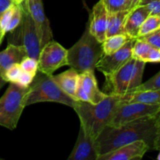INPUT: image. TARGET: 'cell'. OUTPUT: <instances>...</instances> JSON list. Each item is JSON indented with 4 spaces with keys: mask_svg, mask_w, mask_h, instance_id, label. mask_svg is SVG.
I'll return each mask as SVG.
<instances>
[{
    "mask_svg": "<svg viewBox=\"0 0 160 160\" xmlns=\"http://www.w3.org/2000/svg\"><path fill=\"white\" fill-rule=\"evenodd\" d=\"M157 115V114H156ZM156 115L146 117L119 127H105L95 139L98 157L136 141H144L153 149Z\"/></svg>",
    "mask_w": 160,
    "mask_h": 160,
    "instance_id": "cell-1",
    "label": "cell"
},
{
    "mask_svg": "<svg viewBox=\"0 0 160 160\" xmlns=\"http://www.w3.org/2000/svg\"><path fill=\"white\" fill-rule=\"evenodd\" d=\"M122 95L109 94L97 104L76 101L73 108L79 117L81 126L89 136L95 139L112 120Z\"/></svg>",
    "mask_w": 160,
    "mask_h": 160,
    "instance_id": "cell-2",
    "label": "cell"
},
{
    "mask_svg": "<svg viewBox=\"0 0 160 160\" xmlns=\"http://www.w3.org/2000/svg\"><path fill=\"white\" fill-rule=\"evenodd\" d=\"M68 66L79 73L85 71H95L99 59L104 55L102 43L89 31L86 26L81 38L67 50Z\"/></svg>",
    "mask_w": 160,
    "mask_h": 160,
    "instance_id": "cell-3",
    "label": "cell"
},
{
    "mask_svg": "<svg viewBox=\"0 0 160 160\" xmlns=\"http://www.w3.org/2000/svg\"><path fill=\"white\" fill-rule=\"evenodd\" d=\"M78 100L73 99L66 94L52 78L39 71L36 73L34 81L29 86V91L25 96V106L43 102L61 103L73 108Z\"/></svg>",
    "mask_w": 160,
    "mask_h": 160,
    "instance_id": "cell-4",
    "label": "cell"
},
{
    "mask_svg": "<svg viewBox=\"0 0 160 160\" xmlns=\"http://www.w3.org/2000/svg\"><path fill=\"white\" fill-rule=\"evenodd\" d=\"M146 62L131 58L120 67L114 74L106 79L110 93L112 95H125L131 93L142 83L144 70Z\"/></svg>",
    "mask_w": 160,
    "mask_h": 160,
    "instance_id": "cell-5",
    "label": "cell"
},
{
    "mask_svg": "<svg viewBox=\"0 0 160 160\" xmlns=\"http://www.w3.org/2000/svg\"><path fill=\"white\" fill-rule=\"evenodd\" d=\"M29 87L23 88L10 83L4 95L0 98V126L15 129L25 106V96Z\"/></svg>",
    "mask_w": 160,
    "mask_h": 160,
    "instance_id": "cell-6",
    "label": "cell"
},
{
    "mask_svg": "<svg viewBox=\"0 0 160 160\" xmlns=\"http://www.w3.org/2000/svg\"><path fill=\"white\" fill-rule=\"evenodd\" d=\"M20 6L22 11L21 21L19 26L16 28L18 30V34L20 38V45L24 47L28 56L38 59L42 48L35 24L24 3L22 2L20 3Z\"/></svg>",
    "mask_w": 160,
    "mask_h": 160,
    "instance_id": "cell-7",
    "label": "cell"
},
{
    "mask_svg": "<svg viewBox=\"0 0 160 160\" xmlns=\"http://www.w3.org/2000/svg\"><path fill=\"white\" fill-rule=\"evenodd\" d=\"M160 111V106L141 102H127L122 100L117 106L109 126L119 127L146 117L155 116Z\"/></svg>",
    "mask_w": 160,
    "mask_h": 160,
    "instance_id": "cell-8",
    "label": "cell"
},
{
    "mask_svg": "<svg viewBox=\"0 0 160 160\" xmlns=\"http://www.w3.org/2000/svg\"><path fill=\"white\" fill-rule=\"evenodd\" d=\"M68 53L63 46L55 41H50L41 48L38 56V71L52 75L56 70L68 66Z\"/></svg>",
    "mask_w": 160,
    "mask_h": 160,
    "instance_id": "cell-9",
    "label": "cell"
},
{
    "mask_svg": "<svg viewBox=\"0 0 160 160\" xmlns=\"http://www.w3.org/2000/svg\"><path fill=\"white\" fill-rule=\"evenodd\" d=\"M135 41L136 38H131L115 52L103 55L97 63V70L102 73L106 79L110 78L132 58V49Z\"/></svg>",
    "mask_w": 160,
    "mask_h": 160,
    "instance_id": "cell-10",
    "label": "cell"
},
{
    "mask_svg": "<svg viewBox=\"0 0 160 160\" xmlns=\"http://www.w3.org/2000/svg\"><path fill=\"white\" fill-rule=\"evenodd\" d=\"M106 95L107 94L98 88L94 71L89 70L80 73L76 90L77 100L97 104L106 98Z\"/></svg>",
    "mask_w": 160,
    "mask_h": 160,
    "instance_id": "cell-11",
    "label": "cell"
},
{
    "mask_svg": "<svg viewBox=\"0 0 160 160\" xmlns=\"http://www.w3.org/2000/svg\"><path fill=\"white\" fill-rule=\"evenodd\" d=\"M33 19L39 39L41 48L48 42L52 40V32L49 21L45 14L42 0H24L23 2Z\"/></svg>",
    "mask_w": 160,
    "mask_h": 160,
    "instance_id": "cell-12",
    "label": "cell"
},
{
    "mask_svg": "<svg viewBox=\"0 0 160 160\" xmlns=\"http://www.w3.org/2000/svg\"><path fill=\"white\" fill-rule=\"evenodd\" d=\"M149 149H151L149 145L145 142L136 141L100 156L98 160H139L143 158Z\"/></svg>",
    "mask_w": 160,
    "mask_h": 160,
    "instance_id": "cell-13",
    "label": "cell"
},
{
    "mask_svg": "<svg viewBox=\"0 0 160 160\" xmlns=\"http://www.w3.org/2000/svg\"><path fill=\"white\" fill-rule=\"evenodd\" d=\"M95 140L89 136L80 126L79 134L68 160H98Z\"/></svg>",
    "mask_w": 160,
    "mask_h": 160,
    "instance_id": "cell-14",
    "label": "cell"
},
{
    "mask_svg": "<svg viewBox=\"0 0 160 160\" xmlns=\"http://www.w3.org/2000/svg\"><path fill=\"white\" fill-rule=\"evenodd\" d=\"M108 12L102 0H99L92 8L89 21V31L99 42L102 43L106 38L108 24Z\"/></svg>",
    "mask_w": 160,
    "mask_h": 160,
    "instance_id": "cell-15",
    "label": "cell"
},
{
    "mask_svg": "<svg viewBox=\"0 0 160 160\" xmlns=\"http://www.w3.org/2000/svg\"><path fill=\"white\" fill-rule=\"evenodd\" d=\"M28 56L26 49L23 45L9 43L6 49L0 52V75H3L6 70L14 64L20 63Z\"/></svg>",
    "mask_w": 160,
    "mask_h": 160,
    "instance_id": "cell-16",
    "label": "cell"
},
{
    "mask_svg": "<svg viewBox=\"0 0 160 160\" xmlns=\"http://www.w3.org/2000/svg\"><path fill=\"white\" fill-rule=\"evenodd\" d=\"M149 15V11L144 6H138L131 9L125 22V34L131 38H137L142 23Z\"/></svg>",
    "mask_w": 160,
    "mask_h": 160,
    "instance_id": "cell-17",
    "label": "cell"
},
{
    "mask_svg": "<svg viewBox=\"0 0 160 160\" xmlns=\"http://www.w3.org/2000/svg\"><path fill=\"white\" fill-rule=\"evenodd\" d=\"M79 74L80 73L77 70L70 68L59 74H52V78L66 94H67L73 99L77 100L76 90L78 87Z\"/></svg>",
    "mask_w": 160,
    "mask_h": 160,
    "instance_id": "cell-18",
    "label": "cell"
},
{
    "mask_svg": "<svg viewBox=\"0 0 160 160\" xmlns=\"http://www.w3.org/2000/svg\"><path fill=\"white\" fill-rule=\"evenodd\" d=\"M123 99L127 102H141L160 106V89L133 92L123 95Z\"/></svg>",
    "mask_w": 160,
    "mask_h": 160,
    "instance_id": "cell-19",
    "label": "cell"
},
{
    "mask_svg": "<svg viewBox=\"0 0 160 160\" xmlns=\"http://www.w3.org/2000/svg\"><path fill=\"white\" fill-rule=\"evenodd\" d=\"M128 10L118 11L115 12H109L108 14V24L106 38L117 34H125L124 25L127 17L130 12Z\"/></svg>",
    "mask_w": 160,
    "mask_h": 160,
    "instance_id": "cell-20",
    "label": "cell"
},
{
    "mask_svg": "<svg viewBox=\"0 0 160 160\" xmlns=\"http://www.w3.org/2000/svg\"><path fill=\"white\" fill-rule=\"evenodd\" d=\"M131 38L126 34H117L106 38L102 43L103 53L104 55H109L115 52Z\"/></svg>",
    "mask_w": 160,
    "mask_h": 160,
    "instance_id": "cell-21",
    "label": "cell"
},
{
    "mask_svg": "<svg viewBox=\"0 0 160 160\" xmlns=\"http://www.w3.org/2000/svg\"><path fill=\"white\" fill-rule=\"evenodd\" d=\"M160 28V18L157 15H149L142 23L138 32L139 37L147 35Z\"/></svg>",
    "mask_w": 160,
    "mask_h": 160,
    "instance_id": "cell-22",
    "label": "cell"
},
{
    "mask_svg": "<svg viewBox=\"0 0 160 160\" xmlns=\"http://www.w3.org/2000/svg\"><path fill=\"white\" fill-rule=\"evenodd\" d=\"M152 45L142 39L136 38L135 43L132 49V57L142 60L148 52L151 49Z\"/></svg>",
    "mask_w": 160,
    "mask_h": 160,
    "instance_id": "cell-23",
    "label": "cell"
},
{
    "mask_svg": "<svg viewBox=\"0 0 160 160\" xmlns=\"http://www.w3.org/2000/svg\"><path fill=\"white\" fill-rule=\"evenodd\" d=\"M108 12H115L122 10H131L128 0H102Z\"/></svg>",
    "mask_w": 160,
    "mask_h": 160,
    "instance_id": "cell-24",
    "label": "cell"
},
{
    "mask_svg": "<svg viewBox=\"0 0 160 160\" xmlns=\"http://www.w3.org/2000/svg\"><path fill=\"white\" fill-rule=\"evenodd\" d=\"M156 89H160V71L159 73H156L155 76H153L152 78H150L149 80L145 81V83H142L133 92L146 90H156Z\"/></svg>",
    "mask_w": 160,
    "mask_h": 160,
    "instance_id": "cell-25",
    "label": "cell"
},
{
    "mask_svg": "<svg viewBox=\"0 0 160 160\" xmlns=\"http://www.w3.org/2000/svg\"><path fill=\"white\" fill-rule=\"evenodd\" d=\"M21 17L22 11L20 4H14L13 13H12L10 21H9L7 28H6V33L12 32L19 26L20 21H21Z\"/></svg>",
    "mask_w": 160,
    "mask_h": 160,
    "instance_id": "cell-26",
    "label": "cell"
},
{
    "mask_svg": "<svg viewBox=\"0 0 160 160\" xmlns=\"http://www.w3.org/2000/svg\"><path fill=\"white\" fill-rule=\"evenodd\" d=\"M20 67L23 71L36 74L38 70V61L34 58L26 56L20 63Z\"/></svg>",
    "mask_w": 160,
    "mask_h": 160,
    "instance_id": "cell-27",
    "label": "cell"
},
{
    "mask_svg": "<svg viewBox=\"0 0 160 160\" xmlns=\"http://www.w3.org/2000/svg\"><path fill=\"white\" fill-rule=\"evenodd\" d=\"M22 69L20 67V63L14 64L12 67H9L6 73L3 75V78L6 80V82L9 83H16L20 78V74L22 73Z\"/></svg>",
    "mask_w": 160,
    "mask_h": 160,
    "instance_id": "cell-28",
    "label": "cell"
},
{
    "mask_svg": "<svg viewBox=\"0 0 160 160\" xmlns=\"http://www.w3.org/2000/svg\"><path fill=\"white\" fill-rule=\"evenodd\" d=\"M138 38L142 39L149 43L154 48L160 49V28L147 35L139 37Z\"/></svg>",
    "mask_w": 160,
    "mask_h": 160,
    "instance_id": "cell-29",
    "label": "cell"
},
{
    "mask_svg": "<svg viewBox=\"0 0 160 160\" xmlns=\"http://www.w3.org/2000/svg\"><path fill=\"white\" fill-rule=\"evenodd\" d=\"M139 6H144L149 11L150 15L160 14V0H141Z\"/></svg>",
    "mask_w": 160,
    "mask_h": 160,
    "instance_id": "cell-30",
    "label": "cell"
},
{
    "mask_svg": "<svg viewBox=\"0 0 160 160\" xmlns=\"http://www.w3.org/2000/svg\"><path fill=\"white\" fill-rule=\"evenodd\" d=\"M35 75L36 74H34V73H28V72L23 70L20 78H18V80H17L15 84H18V85L21 86L23 88H28L34 81Z\"/></svg>",
    "mask_w": 160,
    "mask_h": 160,
    "instance_id": "cell-31",
    "label": "cell"
},
{
    "mask_svg": "<svg viewBox=\"0 0 160 160\" xmlns=\"http://www.w3.org/2000/svg\"><path fill=\"white\" fill-rule=\"evenodd\" d=\"M142 61L145 62H160V49L152 47Z\"/></svg>",
    "mask_w": 160,
    "mask_h": 160,
    "instance_id": "cell-32",
    "label": "cell"
},
{
    "mask_svg": "<svg viewBox=\"0 0 160 160\" xmlns=\"http://www.w3.org/2000/svg\"><path fill=\"white\" fill-rule=\"evenodd\" d=\"M153 149L160 150V111L156 115V138H155Z\"/></svg>",
    "mask_w": 160,
    "mask_h": 160,
    "instance_id": "cell-33",
    "label": "cell"
},
{
    "mask_svg": "<svg viewBox=\"0 0 160 160\" xmlns=\"http://www.w3.org/2000/svg\"><path fill=\"white\" fill-rule=\"evenodd\" d=\"M12 4L14 3H12L10 0H0V17Z\"/></svg>",
    "mask_w": 160,
    "mask_h": 160,
    "instance_id": "cell-34",
    "label": "cell"
},
{
    "mask_svg": "<svg viewBox=\"0 0 160 160\" xmlns=\"http://www.w3.org/2000/svg\"><path fill=\"white\" fill-rule=\"evenodd\" d=\"M141 0H128V2L129 4V7L130 9H133L134 8H136L137 6H139L140 4Z\"/></svg>",
    "mask_w": 160,
    "mask_h": 160,
    "instance_id": "cell-35",
    "label": "cell"
},
{
    "mask_svg": "<svg viewBox=\"0 0 160 160\" xmlns=\"http://www.w3.org/2000/svg\"><path fill=\"white\" fill-rule=\"evenodd\" d=\"M6 80H5L4 78H3L0 75V90H1L2 88L5 85V84H6Z\"/></svg>",
    "mask_w": 160,
    "mask_h": 160,
    "instance_id": "cell-36",
    "label": "cell"
},
{
    "mask_svg": "<svg viewBox=\"0 0 160 160\" xmlns=\"http://www.w3.org/2000/svg\"><path fill=\"white\" fill-rule=\"evenodd\" d=\"M24 0H16V3L17 4H20V3H21L22 2H23Z\"/></svg>",
    "mask_w": 160,
    "mask_h": 160,
    "instance_id": "cell-37",
    "label": "cell"
},
{
    "mask_svg": "<svg viewBox=\"0 0 160 160\" xmlns=\"http://www.w3.org/2000/svg\"><path fill=\"white\" fill-rule=\"evenodd\" d=\"M157 159L160 160V150H159V154L158 155V156H157Z\"/></svg>",
    "mask_w": 160,
    "mask_h": 160,
    "instance_id": "cell-38",
    "label": "cell"
},
{
    "mask_svg": "<svg viewBox=\"0 0 160 160\" xmlns=\"http://www.w3.org/2000/svg\"><path fill=\"white\" fill-rule=\"evenodd\" d=\"M11 2H12V3H14V4H17V3H16V0H10Z\"/></svg>",
    "mask_w": 160,
    "mask_h": 160,
    "instance_id": "cell-39",
    "label": "cell"
},
{
    "mask_svg": "<svg viewBox=\"0 0 160 160\" xmlns=\"http://www.w3.org/2000/svg\"><path fill=\"white\" fill-rule=\"evenodd\" d=\"M159 18H160V14H159Z\"/></svg>",
    "mask_w": 160,
    "mask_h": 160,
    "instance_id": "cell-40",
    "label": "cell"
},
{
    "mask_svg": "<svg viewBox=\"0 0 160 160\" xmlns=\"http://www.w3.org/2000/svg\"><path fill=\"white\" fill-rule=\"evenodd\" d=\"M1 42H1V41H0V44H1Z\"/></svg>",
    "mask_w": 160,
    "mask_h": 160,
    "instance_id": "cell-41",
    "label": "cell"
}]
</instances>
